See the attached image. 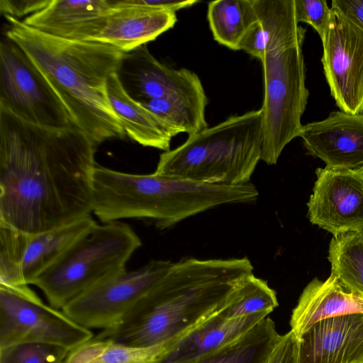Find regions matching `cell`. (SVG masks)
I'll return each mask as SVG.
<instances>
[{"label":"cell","mask_w":363,"mask_h":363,"mask_svg":"<svg viewBox=\"0 0 363 363\" xmlns=\"http://www.w3.org/2000/svg\"><path fill=\"white\" fill-rule=\"evenodd\" d=\"M96 148L74 125H36L0 107V224L38 233L90 216Z\"/></svg>","instance_id":"obj_1"},{"label":"cell","mask_w":363,"mask_h":363,"mask_svg":"<svg viewBox=\"0 0 363 363\" xmlns=\"http://www.w3.org/2000/svg\"><path fill=\"white\" fill-rule=\"evenodd\" d=\"M252 272L247 257L172 262L119 322L95 338L135 348L166 346L220 310Z\"/></svg>","instance_id":"obj_2"},{"label":"cell","mask_w":363,"mask_h":363,"mask_svg":"<svg viewBox=\"0 0 363 363\" xmlns=\"http://www.w3.org/2000/svg\"><path fill=\"white\" fill-rule=\"evenodd\" d=\"M6 36L41 72L69 114L73 124L97 147L126 134L108 95V79L116 73L123 52L101 43L49 35L22 21L5 16Z\"/></svg>","instance_id":"obj_3"},{"label":"cell","mask_w":363,"mask_h":363,"mask_svg":"<svg viewBox=\"0 0 363 363\" xmlns=\"http://www.w3.org/2000/svg\"><path fill=\"white\" fill-rule=\"evenodd\" d=\"M258 195L250 182L209 184L155 172L125 173L97 164L93 177V213L104 223L145 218L163 230L217 206L254 201Z\"/></svg>","instance_id":"obj_4"},{"label":"cell","mask_w":363,"mask_h":363,"mask_svg":"<svg viewBox=\"0 0 363 363\" xmlns=\"http://www.w3.org/2000/svg\"><path fill=\"white\" fill-rule=\"evenodd\" d=\"M261 111L231 116L160 156L155 173L209 184L250 182L261 160Z\"/></svg>","instance_id":"obj_5"},{"label":"cell","mask_w":363,"mask_h":363,"mask_svg":"<svg viewBox=\"0 0 363 363\" xmlns=\"http://www.w3.org/2000/svg\"><path fill=\"white\" fill-rule=\"evenodd\" d=\"M142 245L127 223L96 222L48 268L33 284L50 305L62 308L101 282L126 270L125 264Z\"/></svg>","instance_id":"obj_6"},{"label":"cell","mask_w":363,"mask_h":363,"mask_svg":"<svg viewBox=\"0 0 363 363\" xmlns=\"http://www.w3.org/2000/svg\"><path fill=\"white\" fill-rule=\"evenodd\" d=\"M303 43L266 53L262 63L261 160L274 164L284 148L299 136L309 91L306 86Z\"/></svg>","instance_id":"obj_7"},{"label":"cell","mask_w":363,"mask_h":363,"mask_svg":"<svg viewBox=\"0 0 363 363\" xmlns=\"http://www.w3.org/2000/svg\"><path fill=\"white\" fill-rule=\"evenodd\" d=\"M93 337L89 328L45 305L28 285L0 284V349L41 342L72 350Z\"/></svg>","instance_id":"obj_8"},{"label":"cell","mask_w":363,"mask_h":363,"mask_svg":"<svg viewBox=\"0 0 363 363\" xmlns=\"http://www.w3.org/2000/svg\"><path fill=\"white\" fill-rule=\"evenodd\" d=\"M0 107L36 125L65 128L74 125L41 72L6 35L0 43Z\"/></svg>","instance_id":"obj_9"},{"label":"cell","mask_w":363,"mask_h":363,"mask_svg":"<svg viewBox=\"0 0 363 363\" xmlns=\"http://www.w3.org/2000/svg\"><path fill=\"white\" fill-rule=\"evenodd\" d=\"M94 223L90 216L38 233L0 224V284H33L39 275Z\"/></svg>","instance_id":"obj_10"},{"label":"cell","mask_w":363,"mask_h":363,"mask_svg":"<svg viewBox=\"0 0 363 363\" xmlns=\"http://www.w3.org/2000/svg\"><path fill=\"white\" fill-rule=\"evenodd\" d=\"M323 38L321 62L340 111L363 113V28L335 6Z\"/></svg>","instance_id":"obj_11"},{"label":"cell","mask_w":363,"mask_h":363,"mask_svg":"<svg viewBox=\"0 0 363 363\" xmlns=\"http://www.w3.org/2000/svg\"><path fill=\"white\" fill-rule=\"evenodd\" d=\"M172 264L152 260L137 270H125L73 299L62 312L89 329L111 328L153 287Z\"/></svg>","instance_id":"obj_12"},{"label":"cell","mask_w":363,"mask_h":363,"mask_svg":"<svg viewBox=\"0 0 363 363\" xmlns=\"http://www.w3.org/2000/svg\"><path fill=\"white\" fill-rule=\"evenodd\" d=\"M315 174L307 203L310 222L333 236L363 231V176L358 170L328 167L318 168Z\"/></svg>","instance_id":"obj_13"},{"label":"cell","mask_w":363,"mask_h":363,"mask_svg":"<svg viewBox=\"0 0 363 363\" xmlns=\"http://www.w3.org/2000/svg\"><path fill=\"white\" fill-rule=\"evenodd\" d=\"M298 137L307 153L325 167L358 170L363 166V113L332 112L322 121L303 125Z\"/></svg>","instance_id":"obj_14"},{"label":"cell","mask_w":363,"mask_h":363,"mask_svg":"<svg viewBox=\"0 0 363 363\" xmlns=\"http://www.w3.org/2000/svg\"><path fill=\"white\" fill-rule=\"evenodd\" d=\"M116 73L126 92L140 103L203 86L196 73L165 66L150 53L146 44L123 52Z\"/></svg>","instance_id":"obj_15"},{"label":"cell","mask_w":363,"mask_h":363,"mask_svg":"<svg viewBox=\"0 0 363 363\" xmlns=\"http://www.w3.org/2000/svg\"><path fill=\"white\" fill-rule=\"evenodd\" d=\"M109 9L99 32L89 41L111 45L123 52L131 51L173 28L176 12L108 0Z\"/></svg>","instance_id":"obj_16"},{"label":"cell","mask_w":363,"mask_h":363,"mask_svg":"<svg viewBox=\"0 0 363 363\" xmlns=\"http://www.w3.org/2000/svg\"><path fill=\"white\" fill-rule=\"evenodd\" d=\"M298 339V363H363V314L321 320Z\"/></svg>","instance_id":"obj_17"},{"label":"cell","mask_w":363,"mask_h":363,"mask_svg":"<svg viewBox=\"0 0 363 363\" xmlns=\"http://www.w3.org/2000/svg\"><path fill=\"white\" fill-rule=\"evenodd\" d=\"M268 315L228 319L218 311L167 344L150 363H189L214 353L242 337Z\"/></svg>","instance_id":"obj_18"},{"label":"cell","mask_w":363,"mask_h":363,"mask_svg":"<svg viewBox=\"0 0 363 363\" xmlns=\"http://www.w3.org/2000/svg\"><path fill=\"white\" fill-rule=\"evenodd\" d=\"M108 9V0H50L22 22L54 37L89 41L101 30Z\"/></svg>","instance_id":"obj_19"},{"label":"cell","mask_w":363,"mask_h":363,"mask_svg":"<svg viewBox=\"0 0 363 363\" xmlns=\"http://www.w3.org/2000/svg\"><path fill=\"white\" fill-rule=\"evenodd\" d=\"M363 314V296L345 286L333 274L311 280L303 290L290 320L298 337L315 323L331 318Z\"/></svg>","instance_id":"obj_20"},{"label":"cell","mask_w":363,"mask_h":363,"mask_svg":"<svg viewBox=\"0 0 363 363\" xmlns=\"http://www.w3.org/2000/svg\"><path fill=\"white\" fill-rule=\"evenodd\" d=\"M257 21L240 50L260 60L266 53L303 43L306 30L296 18L295 0H254Z\"/></svg>","instance_id":"obj_21"},{"label":"cell","mask_w":363,"mask_h":363,"mask_svg":"<svg viewBox=\"0 0 363 363\" xmlns=\"http://www.w3.org/2000/svg\"><path fill=\"white\" fill-rule=\"evenodd\" d=\"M107 88L111 104L128 136L143 146L170 150L176 133L126 92L116 72L109 77Z\"/></svg>","instance_id":"obj_22"},{"label":"cell","mask_w":363,"mask_h":363,"mask_svg":"<svg viewBox=\"0 0 363 363\" xmlns=\"http://www.w3.org/2000/svg\"><path fill=\"white\" fill-rule=\"evenodd\" d=\"M140 104L176 135L185 133L189 137L208 128L205 116L208 98L203 86Z\"/></svg>","instance_id":"obj_23"},{"label":"cell","mask_w":363,"mask_h":363,"mask_svg":"<svg viewBox=\"0 0 363 363\" xmlns=\"http://www.w3.org/2000/svg\"><path fill=\"white\" fill-rule=\"evenodd\" d=\"M207 18L214 40L233 50L257 21L254 0H216L208 3Z\"/></svg>","instance_id":"obj_24"},{"label":"cell","mask_w":363,"mask_h":363,"mask_svg":"<svg viewBox=\"0 0 363 363\" xmlns=\"http://www.w3.org/2000/svg\"><path fill=\"white\" fill-rule=\"evenodd\" d=\"M281 336L267 317L230 345L189 363H265Z\"/></svg>","instance_id":"obj_25"},{"label":"cell","mask_w":363,"mask_h":363,"mask_svg":"<svg viewBox=\"0 0 363 363\" xmlns=\"http://www.w3.org/2000/svg\"><path fill=\"white\" fill-rule=\"evenodd\" d=\"M328 259L331 273L345 286L363 296V231L333 236Z\"/></svg>","instance_id":"obj_26"},{"label":"cell","mask_w":363,"mask_h":363,"mask_svg":"<svg viewBox=\"0 0 363 363\" xmlns=\"http://www.w3.org/2000/svg\"><path fill=\"white\" fill-rule=\"evenodd\" d=\"M164 347L135 348L93 337L70 350L63 363H150Z\"/></svg>","instance_id":"obj_27"},{"label":"cell","mask_w":363,"mask_h":363,"mask_svg":"<svg viewBox=\"0 0 363 363\" xmlns=\"http://www.w3.org/2000/svg\"><path fill=\"white\" fill-rule=\"evenodd\" d=\"M278 305L275 291L267 281L252 274L218 313L228 319L238 318L259 313L269 314Z\"/></svg>","instance_id":"obj_28"},{"label":"cell","mask_w":363,"mask_h":363,"mask_svg":"<svg viewBox=\"0 0 363 363\" xmlns=\"http://www.w3.org/2000/svg\"><path fill=\"white\" fill-rule=\"evenodd\" d=\"M69 350L56 345L26 342L0 349V363H63Z\"/></svg>","instance_id":"obj_29"},{"label":"cell","mask_w":363,"mask_h":363,"mask_svg":"<svg viewBox=\"0 0 363 363\" xmlns=\"http://www.w3.org/2000/svg\"><path fill=\"white\" fill-rule=\"evenodd\" d=\"M296 18L298 23L310 25L320 39L327 29L331 8L325 0H295Z\"/></svg>","instance_id":"obj_30"},{"label":"cell","mask_w":363,"mask_h":363,"mask_svg":"<svg viewBox=\"0 0 363 363\" xmlns=\"http://www.w3.org/2000/svg\"><path fill=\"white\" fill-rule=\"evenodd\" d=\"M299 339L290 330L282 335L265 363H298Z\"/></svg>","instance_id":"obj_31"},{"label":"cell","mask_w":363,"mask_h":363,"mask_svg":"<svg viewBox=\"0 0 363 363\" xmlns=\"http://www.w3.org/2000/svg\"><path fill=\"white\" fill-rule=\"evenodd\" d=\"M50 0H0V11L4 16L19 20L45 8Z\"/></svg>","instance_id":"obj_32"},{"label":"cell","mask_w":363,"mask_h":363,"mask_svg":"<svg viewBox=\"0 0 363 363\" xmlns=\"http://www.w3.org/2000/svg\"><path fill=\"white\" fill-rule=\"evenodd\" d=\"M129 4L157 9L177 11L198 3L196 0H127Z\"/></svg>","instance_id":"obj_33"},{"label":"cell","mask_w":363,"mask_h":363,"mask_svg":"<svg viewBox=\"0 0 363 363\" xmlns=\"http://www.w3.org/2000/svg\"><path fill=\"white\" fill-rule=\"evenodd\" d=\"M331 5L363 28V0H333Z\"/></svg>","instance_id":"obj_34"},{"label":"cell","mask_w":363,"mask_h":363,"mask_svg":"<svg viewBox=\"0 0 363 363\" xmlns=\"http://www.w3.org/2000/svg\"><path fill=\"white\" fill-rule=\"evenodd\" d=\"M358 171L363 176V166Z\"/></svg>","instance_id":"obj_35"}]
</instances>
